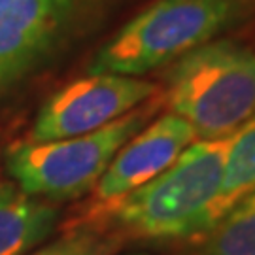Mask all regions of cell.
<instances>
[{
	"instance_id": "cell-1",
	"label": "cell",
	"mask_w": 255,
	"mask_h": 255,
	"mask_svg": "<svg viewBox=\"0 0 255 255\" xmlns=\"http://www.w3.org/2000/svg\"><path fill=\"white\" fill-rule=\"evenodd\" d=\"M231 138L195 140L164 172L125 197L106 221L123 238L204 237L221 193Z\"/></svg>"
},
{
	"instance_id": "cell-2",
	"label": "cell",
	"mask_w": 255,
	"mask_h": 255,
	"mask_svg": "<svg viewBox=\"0 0 255 255\" xmlns=\"http://www.w3.org/2000/svg\"><path fill=\"white\" fill-rule=\"evenodd\" d=\"M254 8L255 0H157L102 46L89 74L138 78L212 42Z\"/></svg>"
},
{
	"instance_id": "cell-3",
	"label": "cell",
	"mask_w": 255,
	"mask_h": 255,
	"mask_svg": "<svg viewBox=\"0 0 255 255\" xmlns=\"http://www.w3.org/2000/svg\"><path fill=\"white\" fill-rule=\"evenodd\" d=\"M164 102L197 140L235 134L255 116V51L233 40L193 49L170 68Z\"/></svg>"
},
{
	"instance_id": "cell-4",
	"label": "cell",
	"mask_w": 255,
	"mask_h": 255,
	"mask_svg": "<svg viewBox=\"0 0 255 255\" xmlns=\"http://www.w3.org/2000/svg\"><path fill=\"white\" fill-rule=\"evenodd\" d=\"M153 102L89 134L63 140H21L6 151V170L25 193L44 201L76 199L95 189L118 151L144 128Z\"/></svg>"
},
{
	"instance_id": "cell-5",
	"label": "cell",
	"mask_w": 255,
	"mask_h": 255,
	"mask_svg": "<svg viewBox=\"0 0 255 255\" xmlns=\"http://www.w3.org/2000/svg\"><path fill=\"white\" fill-rule=\"evenodd\" d=\"M155 95V83L134 76L89 74L44 102L27 140L46 142L89 134L127 116Z\"/></svg>"
},
{
	"instance_id": "cell-6",
	"label": "cell",
	"mask_w": 255,
	"mask_h": 255,
	"mask_svg": "<svg viewBox=\"0 0 255 255\" xmlns=\"http://www.w3.org/2000/svg\"><path fill=\"white\" fill-rule=\"evenodd\" d=\"M195 140V128L174 114L161 116L147 127L140 128L119 149L95 185L83 216L70 225L106 221L110 212L125 197L164 172Z\"/></svg>"
},
{
	"instance_id": "cell-7",
	"label": "cell",
	"mask_w": 255,
	"mask_h": 255,
	"mask_svg": "<svg viewBox=\"0 0 255 255\" xmlns=\"http://www.w3.org/2000/svg\"><path fill=\"white\" fill-rule=\"evenodd\" d=\"M99 0H0V63L15 78L63 46Z\"/></svg>"
},
{
	"instance_id": "cell-8",
	"label": "cell",
	"mask_w": 255,
	"mask_h": 255,
	"mask_svg": "<svg viewBox=\"0 0 255 255\" xmlns=\"http://www.w3.org/2000/svg\"><path fill=\"white\" fill-rule=\"evenodd\" d=\"M59 221V208L25 193L15 182H0V255H27Z\"/></svg>"
},
{
	"instance_id": "cell-9",
	"label": "cell",
	"mask_w": 255,
	"mask_h": 255,
	"mask_svg": "<svg viewBox=\"0 0 255 255\" xmlns=\"http://www.w3.org/2000/svg\"><path fill=\"white\" fill-rule=\"evenodd\" d=\"M255 189V116L231 138L225 161V178L218 201L208 216V233L237 202ZM204 233V235H206Z\"/></svg>"
},
{
	"instance_id": "cell-10",
	"label": "cell",
	"mask_w": 255,
	"mask_h": 255,
	"mask_svg": "<svg viewBox=\"0 0 255 255\" xmlns=\"http://www.w3.org/2000/svg\"><path fill=\"white\" fill-rule=\"evenodd\" d=\"M201 255H255V189L204 235Z\"/></svg>"
},
{
	"instance_id": "cell-11",
	"label": "cell",
	"mask_w": 255,
	"mask_h": 255,
	"mask_svg": "<svg viewBox=\"0 0 255 255\" xmlns=\"http://www.w3.org/2000/svg\"><path fill=\"white\" fill-rule=\"evenodd\" d=\"M121 242L123 235L108 221L78 223L30 255H114Z\"/></svg>"
},
{
	"instance_id": "cell-12",
	"label": "cell",
	"mask_w": 255,
	"mask_h": 255,
	"mask_svg": "<svg viewBox=\"0 0 255 255\" xmlns=\"http://www.w3.org/2000/svg\"><path fill=\"white\" fill-rule=\"evenodd\" d=\"M13 80H17V78L13 76V72L9 70L6 64L0 63V89H2L4 85H8L9 82H13Z\"/></svg>"
}]
</instances>
